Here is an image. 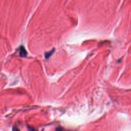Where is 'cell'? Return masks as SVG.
I'll return each mask as SVG.
<instances>
[{"instance_id": "1", "label": "cell", "mask_w": 131, "mask_h": 131, "mask_svg": "<svg viewBox=\"0 0 131 131\" xmlns=\"http://www.w3.org/2000/svg\"><path fill=\"white\" fill-rule=\"evenodd\" d=\"M27 53L26 52V50L25 48L23 46L20 47V48H19V55H20V56L23 57H26V55H27Z\"/></svg>"}, {"instance_id": "2", "label": "cell", "mask_w": 131, "mask_h": 131, "mask_svg": "<svg viewBox=\"0 0 131 131\" xmlns=\"http://www.w3.org/2000/svg\"><path fill=\"white\" fill-rule=\"evenodd\" d=\"M54 52V50H52V51H49V52H47V53H46V54H45V56H46V58H49L52 54H53V53Z\"/></svg>"}, {"instance_id": "3", "label": "cell", "mask_w": 131, "mask_h": 131, "mask_svg": "<svg viewBox=\"0 0 131 131\" xmlns=\"http://www.w3.org/2000/svg\"><path fill=\"white\" fill-rule=\"evenodd\" d=\"M28 129H29V131H38L37 130H36L35 128H33V127H28Z\"/></svg>"}, {"instance_id": "4", "label": "cell", "mask_w": 131, "mask_h": 131, "mask_svg": "<svg viewBox=\"0 0 131 131\" xmlns=\"http://www.w3.org/2000/svg\"><path fill=\"white\" fill-rule=\"evenodd\" d=\"M12 131H20V130H19V129L17 128V127L14 126V127H13Z\"/></svg>"}, {"instance_id": "5", "label": "cell", "mask_w": 131, "mask_h": 131, "mask_svg": "<svg viewBox=\"0 0 131 131\" xmlns=\"http://www.w3.org/2000/svg\"><path fill=\"white\" fill-rule=\"evenodd\" d=\"M56 131H62V128L58 127L56 128Z\"/></svg>"}]
</instances>
